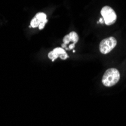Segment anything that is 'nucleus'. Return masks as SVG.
Returning <instances> with one entry per match:
<instances>
[{
	"instance_id": "obj_5",
	"label": "nucleus",
	"mask_w": 126,
	"mask_h": 126,
	"mask_svg": "<svg viewBox=\"0 0 126 126\" xmlns=\"http://www.w3.org/2000/svg\"><path fill=\"white\" fill-rule=\"evenodd\" d=\"M48 58L52 61H54L58 58H61L62 60H66L68 58V54L63 48H55L54 50L49 52Z\"/></svg>"
},
{
	"instance_id": "obj_4",
	"label": "nucleus",
	"mask_w": 126,
	"mask_h": 126,
	"mask_svg": "<svg viewBox=\"0 0 126 126\" xmlns=\"http://www.w3.org/2000/svg\"><path fill=\"white\" fill-rule=\"evenodd\" d=\"M117 41L114 37H109L103 39L100 43V51L102 54H107L116 47Z\"/></svg>"
},
{
	"instance_id": "obj_3",
	"label": "nucleus",
	"mask_w": 126,
	"mask_h": 126,
	"mask_svg": "<svg viewBox=\"0 0 126 126\" xmlns=\"http://www.w3.org/2000/svg\"><path fill=\"white\" fill-rule=\"evenodd\" d=\"M63 41L62 48H66V50H72L74 48L76 43L79 41V36L76 32H71L63 37Z\"/></svg>"
},
{
	"instance_id": "obj_8",
	"label": "nucleus",
	"mask_w": 126,
	"mask_h": 126,
	"mask_svg": "<svg viewBox=\"0 0 126 126\" xmlns=\"http://www.w3.org/2000/svg\"><path fill=\"white\" fill-rule=\"evenodd\" d=\"M104 22V19H102V18H100V20H99V23H101V24H103V23Z\"/></svg>"
},
{
	"instance_id": "obj_6",
	"label": "nucleus",
	"mask_w": 126,
	"mask_h": 126,
	"mask_svg": "<svg viewBox=\"0 0 126 126\" xmlns=\"http://www.w3.org/2000/svg\"><path fill=\"white\" fill-rule=\"evenodd\" d=\"M48 20H47V15L43 12H39L36 15V16L32 18V20L30 22V27L36 28L39 27V26L42 23Z\"/></svg>"
},
{
	"instance_id": "obj_1",
	"label": "nucleus",
	"mask_w": 126,
	"mask_h": 126,
	"mask_svg": "<svg viewBox=\"0 0 126 126\" xmlns=\"http://www.w3.org/2000/svg\"><path fill=\"white\" fill-rule=\"evenodd\" d=\"M120 79V73L116 68H110L107 70L102 79V82L107 87L115 85Z\"/></svg>"
},
{
	"instance_id": "obj_7",
	"label": "nucleus",
	"mask_w": 126,
	"mask_h": 126,
	"mask_svg": "<svg viewBox=\"0 0 126 126\" xmlns=\"http://www.w3.org/2000/svg\"><path fill=\"white\" fill-rule=\"evenodd\" d=\"M47 22H48V20H46V21H45V22H43V23H42V24L39 26V30H42L43 28H44V27H45V25L47 24Z\"/></svg>"
},
{
	"instance_id": "obj_2",
	"label": "nucleus",
	"mask_w": 126,
	"mask_h": 126,
	"mask_svg": "<svg viewBox=\"0 0 126 126\" xmlns=\"http://www.w3.org/2000/svg\"><path fill=\"white\" fill-rule=\"evenodd\" d=\"M100 14L104 20V23L108 26L113 24L116 20V14L110 6H104V8H102Z\"/></svg>"
}]
</instances>
